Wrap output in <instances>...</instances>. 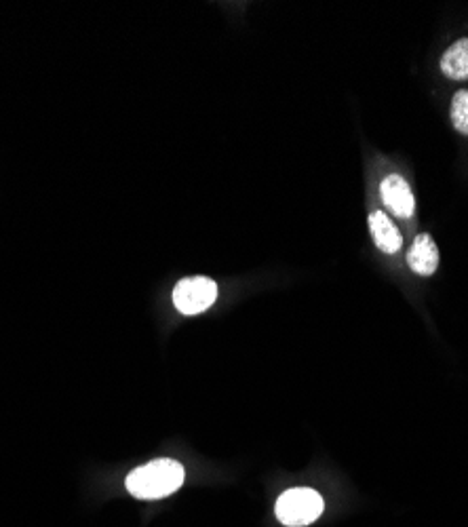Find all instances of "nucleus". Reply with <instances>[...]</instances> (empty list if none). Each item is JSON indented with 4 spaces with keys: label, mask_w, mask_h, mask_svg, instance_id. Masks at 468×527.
<instances>
[{
    "label": "nucleus",
    "mask_w": 468,
    "mask_h": 527,
    "mask_svg": "<svg viewBox=\"0 0 468 527\" xmlns=\"http://www.w3.org/2000/svg\"><path fill=\"white\" fill-rule=\"evenodd\" d=\"M452 123L454 127L468 135V89H462L452 100Z\"/></svg>",
    "instance_id": "obj_8"
},
{
    "label": "nucleus",
    "mask_w": 468,
    "mask_h": 527,
    "mask_svg": "<svg viewBox=\"0 0 468 527\" xmlns=\"http://www.w3.org/2000/svg\"><path fill=\"white\" fill-rule=\"evenodd\" d=\"M441 72L452 81L468 78V38H460L441 57Z\"/></svg>",
    "instance_id": "obj_7"
},
{
    "label": "nucleus",
    "mask_w": 468,
    "mask_h": 527,
    "mask_svg": "<svg viewBox=\"0 0 468 527\" xmlns=\"http://www.w3.org/2000/svg\"><path fill=\"white\" fill-rule=\"evenodd\" d=\"M218 300V285L207 277H190L173 289V304L182 315H201Z\"/></svg>",
    "instance_id": "obj_3"
},
{
    "label": "nucleus",
    "mask_w": 468,
    "mask_h": 527,
    "mask_svg": "<svg viewBox=\"0 0 468 527\" xmlns=\"http://www.w3.org/2000/svg\"><path fill=\"white\" fill-rule=\"evenodd\" d=\"M380 197L384 205L395 213L397 218L409 220L414 216L416 211V201H414V192L409 188V184L401 178V175L393 173L386 175L380 184Z\"/></svg>",
    "instance_id": "obj_4"
},
{
    "label": "nucleus",
    "mask_w": 468,
    "mask_h": 527,
    "mask_svg": "<svg viewBox=\"0 0 468 527\" xmlns=\"http://www.w3.org/2000/svg\"><path fill=\"white\" fill-rule=\"evenodd\" d=\"M407 264L416 275L431 277L439 268V249L431 234H418L412 249L407 253Z\"/></svg>",
    "instance_id": "obj_5"
},
{
    "label": "nucleus",
    "mask_w": 468,
    "mask_h": 527,
    "mask_svg": "<svg viewBox=\"0 0 468 527\" xmlns=\"http://www.w3.org/2000/svg\"><path fill=\"white\" fill-rule=\"evenodd\" d=\"M369 230H372L376 247L388 253V256H393V253H397L403 247L401 232L384 211H374L372 216H369Z\"/></svg>",
    "instance_id": "obj_6"
},
{
    "label": "nucleus",
    "mask_w": 468,
    "mask_h": 527,
    "mask_svg": "<svg viewBox=\"0 0 468 527\" xmlns=\"http://www.w3.org/2000/svg\"><path fill=\"white\" fill-rule=\"evenodd\" d=\"M277 517L287 527H304L323 513V498L310 487H294L277 500Z\"/></svg>",
    "instance_id": "obj_2"
},
{
    "label": "nucleus",
    "mask_w": 468,
    "mask_h": 527,
    "mask_svg": "<svg viewBox=\"0 0 468 527\" xmlns=\"http://www.w3.org/2000/svg\"><path fill=\"white\" fill-rule=\"evenodd\" d=\"M184 466L175 460H152L127 477V490L140 500H159L178 492L184 485Z\"/></svg>",
    "instance_id": "obj_1"
}]
</instances>
